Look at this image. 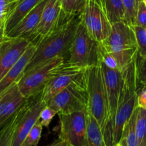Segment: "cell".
Returning <instances> with one entry per match:
<instances>
[{
	"label": "cell",
	"mask_w": 146,
	"mask_h": 146,
	"mask_svg": "<svg viewBox=\"0 0 146 146\" xmlns=\"http://www.w3.org/2000/svg\"><path fill=\"white\" fill-rule=\"evenodd\" d=\"M80 22V15L70 17L53 32L35 45L36 51L24 71V74L53 58L61 56L65 58L69 56Z\"/></svg>",
	"instance_id": "1"
},
{
	"label": "cell",
	"mask_w": 146,
	"mask_h": 146,
	"mask_svg": "<svg viewBox=\"0 0 146 146\" xmlns=\"http://www.w3.org/2000/svg\"><path fill=\"white\" fill-rule=\"evenodd\" d=\"M122 73L123 86L119 96L115 115L111 125L113 145L120 142L125 125L137 107L139 84L137 77V56Z\"/></svg>",
	"instance_id": "2"
},
{
	"label": "cell",
	"mask_w": 146,
	"mask_h": 146,
	"mask_svg": "<svg viewBox=\"0 0 146 146\" xmlns=\"http://www.w3.org/2000/svg\"><path fill=\"white\" fill-rule=\"evenodd\" d=\"M100 46L113 55L123 72L137 55V44L133 27L123 21L112 24L111 33Z\"/></svg>",
	"instance_id": "3"
},
{
	"label": "cell",
	"mask_w": 146,
	"mask_h": 146,
	"mask_svg": "<svg viewBox=\"0 0 146 146\" xmlns=\"http://www.w3.org/2000/svg\"><path fill=\"white\" fill-rule=\"evenodd\" d=\"M87 110L100 125L102 134L109 123V104L100 64L85 69Z\"/></svg>",
	"instance_id": "4"
},
{
	"label": "cell",
	"mask_w": 146,
	"mask_h": 146,
	"mask_svg": "<svg viewBox=\"0 0 146 146\" xmlns=\"http://www.w3.org/2000/svg\"><path fill=\"white\" fill-rule=\"evenodd\" d=\"M100 43L92 38L80 22L69 52L67 62L83 68L100 64Z\"/></svg>",
	"instance_id": "5"
},
{
	"label": "cell",
	"mask_w": 146,
	"mask_h": 146,
	"mask_svg": "<svg viewBox=\"0 0 146 146\" xmlns=\"http://www.w3.org/2000/svg\"><path fill=\"white\" fill-rule=\"evenodd\" d=\"M85 73L82 79L72 83L51 98L46 105L57 114H68L87 109Z\"/></svg>",
	"instance_id": "6"
},
{
	"label": "cell",
	"mask_w": 146,
	"mask_h": 146,
	"mask_svg": "<svg viewBox=\"0 0 146 146\" xmlns=\"http://www.w3.org/2000/svg\"><path fill=\"white\" fill-rule=\"evenodd\" d=\"M64 62L63 57H55L24 74L17 83L20 92L26 98L41 92Z\"/></svg>",
	"instance_id": "7"
},
{
	"label": "cell",
	"mask_w": 146,
	"mask_h": 146,
	"mask_svg": "<svg viewBox=\"0 0 146 146\" xmlns=\"http://www.w3.org/2000/svg\"><path fill=\"white\" fill-rule=\"evenodd\" d=\"M80 19L90 36L98 43L104 41L111 33L112 25L98 0H86Z\"/></svg>",
	"instance_id": "8"
},
{
	"label": "cell",
	"mask_w": 146,
	"mask_h": 146,
	"mask_svg": "<svg viewBox=\"0 0 146 146\" xmlns=\"http://www.w3.org/2000/svg\"><path fill=\"white\" fill-rule=\"evenodd\" d=\"M87 109L68 114H58L60 139L69 146H89L87 135Z\"/></svg>",
	"instance_id": "9"
},
{
	"label": "cell",
	"mask_w": 146,
	"mask_h": 146,
	"mask_svg": "<svg viewBox=\"0 0 146 146\" xmlns=\"http://www.w3.org/2000/svg\"><path fill=\"white\" fill-rule=\"evenodd\" d=\"M70 17L63 12L59 0H47L39 24L25 38L37 45Z\"/></svg>",
	"instance_id": "10"
},
{
	"label": "cell",
	"mask_w": 146,
	"mask_h": 146,
	"mask_svg": "<svg viewBox=\"0 0 146 146\" xmlns=\"http://www.w3.org/2000/svg\"><path fill=\"white\" fill-rule=\"evenodd\" d=\"M104 78V86L107 92L109 104V123L105 132L103 134L106 145L113 146L111 135V125L115 115L118 104L119 96L123 86V73L118 69L108 68L104 63L100 61Z\"/></svg>",
	"instance_id": "11"
},
{
	"label": "cell",
	"mask_w": 146,
	"mask_h": 146,
	"mask_svg": "<svg viewBox=\"0 0 146 146\" xmlns=\"http://www.w3.org/2000/svg\"><path fill=\"white\" fill-rule=\"evenodd\" d=\"M85 69L65 61L57 74L49 81L42 89V100L47 104L62 90L72 83L82 79L84 76Z\"/></svg>",
	"instance_id": "12"
},
{
	"label": "cell",
	"mask_w": 146,
	"mask_h": 146,
	"mask_svg": "<svg viewBox=\"0 0 146 146\" xmlns=\"http://www.w3.org/2000/svg\"><path fill=\"white\" fill-rule=\"evenodd\" d=\"M41 92L27 98V103L22 115L17 122L13 136L12 146H21L34 125L39 121L40 113L46 106L42 100Z\"/></svg>",
	"instance_id": "13"
},
{
	"label": "cell",
	"mask_w": 146,
	"mask_h": 146,
	"mask_svg": "<svg viewBox=\"0 0 146 146\" xmlns=\"http://www.w3.org/2000/svg\"><path fill=\"white\" fill-rule=\"evenodd\" d=\"M30 44L23 37H7L0 43V81L20 58Z\"/></svg>",
	"instance_id": "14"
},
{
	"label": "cell",
	"mask_w": 146,
	"mask_h": 146,
	"mask_svg": "<svg viewBox=\"0 0 146 146\" xmlns=\"http://www.w3.org/2000/svg\"><path fill=\"white\" fill-rule=\"evenodd\" d=\"M27 101L17 83L0 94V132Z\"/></svg>",
	"instance_id": "15"
},
{
	"label": "cell",
	"mask_w": 146,
	"mask_h": 146,
	"mask_svg": "<svg viewBox=\"0 0 146 146\" xmlns=\"http://www.w3.org/2000/svg\"><path fill=\"white\" fill-rule=\"evenodd\" d=\"M36 51V46L30 43L22 55L9 70L5 76L0 81V94L4 92L10 86L18 82L24 76V71Z\"/></svg>",
	"instance_id": "16"
},
{
	"label": "cell",
	"mask_w": 146,
	"mask_h": 146,
	"mask_svg": "<svg viewBox=\"0 0 146 146\" xmlns=\"http://www.w3.org/2000/svg\"><path fill=\"white\" fill-rule=\"evenodd\" d=\"M47 0L40 1L9 33L7 35L9 38H26L36 28L39 24L43 9Z\"/></svg>",
	"instance_id": "17"
},
{
	"label": "cell",
	"mask_w": 146,
	"mask_h": 146,
	"mask_svg": "<svg viewBox=\"0 0 146 146\" xmlns=\"http://www.w3.org/2000/svg\"><path fill=\"white\" fill-rule=\"evenodd\" d=\"M42 0H19L5 23L6 36Z\"/></svg>",
	"instance_id": "18"
},
{
	"label": "cell",
	"mask_w": 146,
	"mask_h": 146,
	"mask_svg": "<svg viewBox=\"0 0 146 146\" xmlns=\"http://www.w3.org/2000/svg\"><path fill=\"white\" fill-rule=\"evenodd\" d=\"M110 24L124 22V9L122 0H98Z\"/></svg>",
	"instance_id": "19"
},
{
	"label": "cell",
	"mask_w": 146,
	"mask_h": 146,
	"mask_svg": "<svg viewBox=\"0 0 146 146\" xmlns=\"http://www.w3.org/2000/svg\"><path fill=\"white\" fill-rule=\"evenodd\" d=\"M87 135L89 146H107L98 123L87 110Z\"/></svg>",
	"instance_id": "20"
},
{
	"label": "cell",
	"mask_w": 146,
	"mask_h": 146,
	"mask_svg": "<svg viewBox=\"0 0 146 146\" xmlns=\"http://www.w3.org/2000/svg\"><path fill=\"white\" fill-rule=\"evenodd\" d=\"M137 107L133 112L123 128L120 143L123 146H137L136 135V121L137 115Z\"/></svg>",
	"instance_id": "21"
},
{
	"label": "cell",
	"mask_w": 146,
	"mask_h": 146,
	"mask_svg": "<svg viewBox=\"0 0 146 146\" xmlns=\"http://www.w3.org/2000/svg\"><path fill=\"white\" fill-rule=\"evenodd\" d=\"M27 103V101L22 106V107L14 114V116L10 119L8 123L0 132V146H12L14 130H15L17 122L24 112Z\"/></svg>",
	"instance_id": "22"
},
{
	"label": "cell",
	"mask_w": 146,
	"mask_h": 146,
	"mask_svg": "<svg viewBox=\"0 0 146 146\" xmlns=\"http://www.w3.org/2000/svg\"><path fill=\"white\" fill-rule=\"evenodd\" d=\"M136 121L137 146H146V110L137 106Z\"/></svg>",
	"instance_id": "23"
},
{
	"label": "cell",
	"mask_w": 146,
	"mask_h": 146,
	"mask_svg": "<svg viewBox=\"0 0 146 146\" xmlns=\"http://www.w3.org/2000/svg\"><path fill=\"white\" fill-rule=\"evenodd\" d=\"M63 12L67 16L80 15L86 0H59Z\"/></svg>",
	"instance_id": "24"
},
{
	"label": "cell",
	"mask_w": 146,
	"mask_h": 146,
	"mask_svg": "<svg viewBox=\"0 0 146 146\" xmlns=\"http://www.w3.org/2000/svg\"><path fill=\"white\" fill-rule=\"evenodd\" d=\"M124 9V22L130 27L135 25V19L137 14V0H122Z\"/></svg>",
	"instance_id": "25"
},
{
	"label": "cell",
	"mask_w": 146,
	"mask_h": 146,
	"mask_svg": "<svg viewBox=\"0 0 146 146\" xmlns=\"http://www.w3.org/2000/svg\"><path fill=\"white\" fill-rule=\"evenodd\" d=\"M137 44V54L141 58L146 57V29L138 26L133 27Z\"/></svg>",
	"instance_id": "26"
},
{
	"label": "cell",
	"mask_w": 146,
	"mask_h": 146,
	"mask_svg": "<svg viewBox=\"0 0 146 146\" xmlns=\"http://www.w3.org/2000/svg\"><path fill=\"white\" fill-rule=\"evenodd\" d=\"M42 127L38 121L29 131L21 146H37L41 138Z\"/></svg>",
	"instance_id": "27"
},
{
	"label": "cell",
	"mask_w": 146,
	"mask_h": 146,
	"mask_svg": "<svg viewBox=\"0 0 146 146\" xmlns=\"http://www.w3.org/2000/svg\"><path fill=\"white\" fill-rule=\"evenodd\" d=\"M19 0H0V21H6L14 9Z\"/></svg>",
	"instance_id": "28"
},
{
	"label": "cell",
	"mask_w": 146,
	"mask_h": 146,
	"mask_svg": "<svg viewBox=\"0 0 146 146\" xmlns=\"http://www.w3.org/2000/svg\"><path fill=\"white\" fill-rule=\"evenodd\" d=\"M137 77L139 88L146 85V57L141 58L137 56Z\"/></svg>",
	"instance_id": "29"
},
{
	"label": "cell",
	"mask_w": 146,
	"mask_h": 146,
	"mask_svg": "<svg viewBox=\"0 0 146 146\" xmlns=\"http://www.w3.org/2000/svg\"><path fill=\"white\" fill-rule=\"evenodd\" d=\"M99 51H100V61L104 63L108 68L112 69H118L120 70L118 63L117 60L115 59L113 55L109 54L108 52L105 51L102 47L100 46L99 47Z\"/></svg>",
	"instance_id": "30"
},
{
	"label": "cell",
	"mask_w": 146,
	"mask_h": 146,
	"mask_svg": "<svg viewBox=\"0 0 146 146\" xmlns=\"http://www.w3.org/2000/svg\"><path fill=\"white\" fill-rule=\"evenodd\" d=\"M56 114H57V113L54 109L46 105L40 113L39 123L42 126L48 128L52 120L53 119Z\"/></svg>",
	"instance_id": "31"
},
{
	"label": "cell",
	"mask_w": 146,
	"mask_h": 146,
	"mask_svg": "<svg viewBox=\"0 0 146 146\" xmlns=\"http://www.w3.org/2000/svg\"><path fill=\"white\" fill-rule=\"evenodd\" d=\"M146 29V6L143 1L138 3L137 14L135 19V25Z\"/></svg>",
	"instance_id": "32"
},
{
	"label": "cell",
	"mask_w": 146,
	"mask_h": 146,
	"mask_svg": "<svg viewBox=\"0 0 146 146\" xmlns=\"http://www.w3.org/2000/svg\"><path fill=\"white\" fill-rule=\"evenodd\" d=\"M137 106L146 110V85L142 86L137 90Z\"/></svg>",
	"instance_id": "33"
},
{
	"label": "cell",
	"mask_w": 146,
	"mask_h": 146,
	"mask_svg": "<svg viewBox=\"0 0 146 146\" xmlns=\"http://www.w3.org/2000/svg\"><path fill=\"white\" fill-rule=\"evenodd\" d=\"M6 38L7 36L5 34V23L0 21V43L2 42Z\"/></svg>",
	"instance_id": "34"
},
{
	"label": "cell",
	"mask_w": 146,
	"mask_h": 146,
	"mask_svg": "<svg viewBox=\"0 0 146 146\" xmlns=\"http://www.w3.org/2000/svg\"><path fill=\"white\" fill-rule=\"evenodd\" d=\"M51 146H69V145L66 141L60 139V141H56V142L52 143Z\"/></svg>",
	"instance_id": "35"
},
{
	"label": "cell",
	"mask_w": 146,
	"mask_h": 146,
	"mask_svg": "<svg viewBox=\"0 0 146 146\" xmlns=\"http://www.w3.org/2000/svg\"><path fill=\"white\" fill-rule=\"evenodd\" d=\"M113 146H123L121 145V144L120 143H116V144H114V145H113Z\"/></svg>",
	"instance_id": "36"
},
{
	"label": "cell",
	"mask_w": 146,
	"mask_h": 146,
	"mask_svg": "<svg viewBox=\"0 0 146 146\" xmlns=\"http://www.w3.org/2000/svg\"><path fill=\"white\" fill-rule=\"evenodd\" d=\"M143 2L144 3V4H145V5L146 6V0H143Z\"/></svg>",
	"instance_id": "37"
},
{
	"label": "cell",
	"mask_w": 146,
	"mask_h": 146,
	"mask_svg": "<svg viewBox=\"0 0 146 146\" xmlns=\"http://www.w3.org/2000/svg\"><path fill=\"white\" fill-rule=\"evenodd\" d=\"M143 1V0H137V4H138L139 2H140V1Z\"/></svg>",
	"instance_id": "38"
},
{
	"label": "cell",
	"mask_w": 146,
	"mask_h": 146,
	"mask_svg": "<svg viewBox=\"0 0 146 146\" xmlns=\"http://www.w3.org/2000/svg\"><path fill=\"white\" fill-rule=\"evenodd\" d=\"M52 145V143L51 144H50V145H47V146H51Z\"/></svg>",
	"instance_id": "39"
}]
</instances>
